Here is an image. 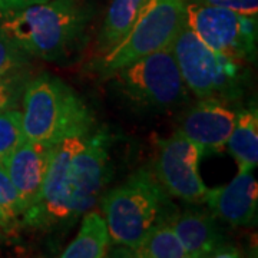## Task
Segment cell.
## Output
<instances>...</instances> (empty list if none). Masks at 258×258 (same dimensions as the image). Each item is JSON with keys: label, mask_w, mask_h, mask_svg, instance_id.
<instances>
[{"label": "cell", "mask_w": 258, "mask_h": 258, "mask_svg": "<svg viewBox=\"0 0 258 258\" xmlns=\"http://www.w3.org/2000/svg\"><path fill=\"white\" fill-rule=\"evenodd\" d=\"M9 222H10L9 218H8V217L3 214V211L0 210V228H2V227H8V225H9Z\"/></svg>", "instance_id": "25"}, {"label": "cell", "mask_w": 258, "mask_h": 258, "mask_svg": "<svg viewBox=\"0 0 258 258\" xmlns=\"http://www.w3.org/2000/svg\"><path fill=\"white\" fill-rule=\"evenodd\" d=\"M212 257H230V258H235V257H240V252H238V249L235 248V247H232L230 244H222L220 248L217 249L215 252H214V255Z\"/></svg>", "instance_id": "24"}, {"label": "cell", "mask_w": 258, "mask_h": 258, "mask_svg": "<svg viewBox=\"0 0 258 258\" xmlns=\"http://www.w3.org/2000/svg\"><path fill=\"white\" fill-rule=\"evenodd\" d=\"M25 138L47 145L95 128L91 109L66 83L49 74L33 78L23 91Z\"/></svg>", "instance_id": "3"}, {"label": "cell", "mask_w": 258, "mask_h": 258, "mask_svg": "<svg viewBox=\"0 0 258 258\" xmlns=\"http://www.w3.org/2000/svg\"><path fill=\"white\" fill-rule=\"evenodd\" d=\"M52 151L53 145L25 139L8 157L0 161L16 186L26 210L36 200L42 188Z\"/></svg>", "instance_id": "12"}, {"label": "cell", "mask_w": 258, "mask_h": 258, "mask_svg": "<svg viewBox=\"0 0 258 258\" xmlns=\"http://www.w3.org/2000/svg\"><path fill=\"white\" fill-rule=\"evenodd\" d=\"M214 217L234 227L257 222L258 185L252 171H238L230 184L208 189L205 200Z\"/></svg>", "instance_id": "11"}, {"label": "cell", "mask_w": 258, "mask_h": 258, "mask_svg": "<svg viewBox=\"0 0 258 258\" xmlns=\"http://www.w3.org/2000/svg\"><path fill=\"white\" fill-rule=\"evenodd\" d=\"M237 112L228 103L214 99H200V102L185 113L178 132L189 139L201 154L221 152L227 145L235 125Z\"/></svg>", "instance_id": "10"}, {"label": "cell", "mask_w": 258, "mask_h": 258, "mask_svg": "<svg viewBox=\"0 0 258 258\" xmlns=\"http://www.w3.org/2000/svg\"><path fill=\"white\" fill-rule=\"evenodd\" d=\"M165 218L189 258L212 257L214 252L225 244L217 222L207 212H169Z\"/></svg>", "instance_id": "13"}, {"label": "cell", "mask_w": 258, "mask_h": 258, "mask_svg": "<svg viewBox=\"0 0 258 258\" xmlns=\"http://www.w3.org/2000/svg\"><path fill=\"white\" fill-rule=\"evenodd\" d=\"M171 49L185 86L198 99L230 103L244 96L249 82L245 63L205 45L186 25Z\"/></svg>", "instance_id": "4"}, {"label": "cell", "mask_w": 258, "mask_h": 258, "mask_svg": "<svg viewBox=\"0 0 258 258\" xmlns=\"http://www.w3.org/2000/svg\"><path fill=\"white\" fill-rule=\"evenodd\" d=\"M230 154L237 161L238 171H252L258 164V113L257 108L237 112L227 145Z\"/></svg>", "instance_id": "14"}, {"label": "cell", "mask_w": 258, "mask_h": 258, "mask_svg": "<svg viewBox=\"0 0 258 258\" xmlns=\"http://www.w3.org/2000/svg\"><path fill=\"white\" fill-rule=\"evenodd\" d=\"M188 2L232 10V12H237V13L245 15V16H257L258 15V0H188Z\"/></svg>", "instance_id": "22"}, {"label": "cell", "mask_w": 258, "mask_h": 258, "mask_svg": "<svg viewBox=\"0 0 258 258\" xmlns=\"http://www.w3.org/2000/svg\"><path fill=\"white\" fill-rule=\"evenodd\" d=\"M0 210L10 221L22 217L26 210L16 186L13 185L2 162H0Z\"/></svg>", "instance_id": "20"}, {"label": "cell", "mask_w": 258, "mask_h": 258, "mask_svg": "<svg viewBox=\"0 0 258 258\" xmlns=\"http://www.w3.org/2000/svg\"><path fill=\"white\" fill-rule=\"evenodd\" d=\"M111 145L112 135L103 126L53 145L42 188L23 212V224L52 230L89 211L111 179Z\"/></svg>", "instance_id": "1"}, {"label": "cell", "mask_w": 258, "mask_h": 258, "mask_svg": "<svg viewBox=\"0 0 258 258\" xmlns=\"http://www.w3.org/2000/svg\"><path fill=\"white\" fill-rule=\"evenodd\" d=\"M109 231L105 217L99 211H86L81 230L63 249L62 258H102L109 247Z\"/></svg>", "instance_id": "15"}, {"label": "cell", "mask_w": 258, "mask_h": 258, "mask_svg": "<svg viewBox=\"0 0 258 258\" xmlns=\"http://www.w3.org/2000/svg\"><path fill=\"white\" fill-rule=\"evenodd\" d=\"M88 20L81 0H49L0 13V29L30 57L56 62L78 46Z\"/></svg>", "instance_id": "2"}, {"label": "cell", "mask_w": 258, "mask_h": 258, "mask_svg": "<svg viewBox=\"0 0 258 258\" xmlns=\"http://www.w3.org/2000/svg\"><path fill=\"white\" fill-rule=\"evenodd\" d=\"M25 139L22 111L9 108L0 112V161Z\"/></svg>", "instance_id": "18"}, {"label": "cell", "mask_w": 258, "mask_h": 258, "mask_svg": "<svg viewBox=\"0 0 258 258\" xmlns=\"http://www.w3.org/2000/svg\"><path fill=\"white\" fill-rule=\"evenodd\" d=\"M123 249L128 251V257L189 258L166 218L155 222L135 245L123 247Z\"/></svg>", "instance_id": "17"}, {"label": "cell", "mask_w": 258, "mask_h": 258, "mask_svg": "<svg viewBox=\"0 0 258 258\" xmlns=\"http://www.w3.org/2000/svg\"><path fill=\"white\" fill-rule=\"evenodd\" d=\"M201 151L178 131L158 141L154 174L168 195L188 203H204L208 188L200 175Z\"/></svg>", "instance_id": "9"}, {"label": "cell", "mask_w": 258, "mask_h": 258, "mask_svg": "<svg viewBox=\"0 0 258 258\" xmlns=\"http://www.w3.org/2000/svg\"><path fill=\"white\" fill-rule=\"evenodd\" d=\"M26 79L25 71L0 78V112L13 108L18 103L26 88Z\"/></svg>", "instance_id": "21"}, {"label": "cell", "mask_w": 258, "mask_h": 258, "mask_svg": "<svg viewBox=\"0 0 258 258\" xmlns=\"http://www.w3.org/2000/svg\"><path fill=\"white\" fill-rule=\"evenodd\" d=\"M109 240L120 247H132L147 231L171 211L165 189L154 171L141 168L101 200Z\"/></svg>", "instance_id": "5"}, {"label": "cell", "mask_w": 258, "mask_h": 258, "mask_svg": "<svg viewBox=\"0 0 258 258\" xmlns=\"http://www.w3.org/2000/svg\"><path fill=\"white\" fill-rule=\"evenodd\" d=\"M148 3L149 0H112L98 37V47L103 55L128 35Z\"/></svg>", "instance_id": "16"}, {"label": "cell", "mask_w": 258, "mask_h": 258, "mask_svg": "<svg viewBox=\"0 0 258 258\" xmlns=\"http://www.w3.org/2000/svg\"><path fill=\"white\" fill-rule=\"evenodd\" d=\"M109 75L118 95L141 111H168L188 99V88L171 47L138 59Z\"/></svg>", "instance_id": "6"}, {"label": "cell", "mask_w": 258, "mask_h": 258, "mask_svg": "<svg viewBox=\"0 0 258 258\" xmlns=\"http://www.w3.org/2000/svg\"><path fill=\"white\" fill-rule=\"evenodd\" d=\"M186 26L205 45L238 62L257 56V16L186 2Z\"/></svg>", "instance_id": "8"}, {"label": "cell", "mask_w": 258, "mask_h": 258, "mask_svg": "<svg viewBox=\"0 0 258 258\" xmlns=\"http://www.w3.org/2000/svg\"><path fill=\"white\" fill-rule=\"evenodd\" d=\"M30 56L0 29V78L25 71Z\"/></svg>", "instance_id": "19"}, {"label": "cell", "mask_w": 258, "mask_h": 258, "mask_svg": "<svg viewBox=\"0 0 258 258\" xmlns=\"http://www.w3.org/2000/svg\"><path fill=\"white\" fill-rule=\"evenodd\" d=\"M45 2H49V0H0V13L23 9V8H28L32 5L45 3Z\"/></svg>", "instance_id": "23"}, {"label": "cell", "mask_w": 258, "mask_h": 258, "mask_svg": "<svg viewBox=\"0 0 258 258\" xmlns=\"http://www.w3.org/2000/svg\"><path fill=\"white\" fill-rule=\"evenodd\" d=\"M185 25V0H149L128 35L102 56L99 69L109 75L138 59L171 47Z\"/></svg>", "instance_id": "7"}]
</instances>
